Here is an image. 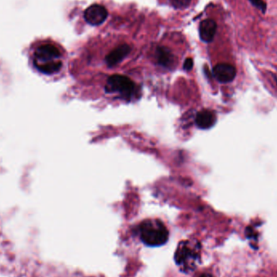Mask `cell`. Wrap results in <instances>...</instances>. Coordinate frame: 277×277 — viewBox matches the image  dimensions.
Instances as JSON below:
<instances>
[{"label":"cell","instance_id":"obj_1","mask_svg":"<svg viewBox=\"0 0 277 277\" xmlns=\"http://www.w3.org/2000/svg\"><path fill=\"white\" fill-rule=\"evenodd\" d=\"M62 52L59 46L50 42H40L34 48L33 64L40 72L51 75L61 69Z\"/></svg>","mask_w":277,"mask_h":277},{"label":"cell","instance_id":"obj_2","mask_svg":"<svg viewBox=\"0 0 277 277\" xmlns=\"http://www.w3.org/2000/svg\"><path fill=\"white\" fill-rule=\"evenodd\" d=\"M140 232L144 243L150 246H158L168 241V230L160 220H145L141 225Z\"/></svg>","mask_w":277,"mask_h":277},{"label":"cell","instance_id":"obj_3","mask_svg":"<svg viewBox=\"0 0 277 277\" xmlns=\"http://www.w3.org/2000/svg\"><path fill=\"white\" fill-rule=\"evenodd\" d=\"M135 89V84L127 76L114 75L108 79L105 91L107 93H119L123 95H131Z\"/></svg>","mask_w":277,"mask_h":277},{"label":"cell","instance_id":"obj_4","mask_svg":"<svg viewBox=\"0 0 277 277\" xmlns=\"http://www.w3.org/2000/svg\"><path fill=\"white\" fill-rule=\"evenodd\" d=\"M196 258L197 256H196V252L193 248L190 247L187 242H183L178 245L176 254H175L177 264L183 266L186 268L194 264Z\"/></svg>","mask_w":277,"mask_h":277},{"label":"cell","instance_id":"obj_5","mask_svg":"<svg viewBox=\"0 0 277 277\" xmlns=\"http://www.w3.org/2000/svg\"><path fill=\"white\" fill-rule=\"evenodd\" d=\"M108 16V12L105 7L99 4H93L88 8L85 12V19L89 24L99 25L105 21Z\"/></svg>","mask_w":277,"mask_h":277},{"label":"cell","instance_id":"obj_6","mask_svg":"<svg viewBox=\"0 0 277 277\" xmlns=\"http://www.w3.org/2000/svg\"><path fill=\"white\" fill-rule=\"evenodd\" d=\"M236 68L229 64H220L213 68V75L220 83H229L236 76Z\"/></svg>","mask_w":277,"mask_h":277},{"label":"cell","instance_id":"obj_7","mask_svg":"<svg viewBox=\"0 0 277 277\" xmlns=\"http://www.w3.org/2000/svg\"><path fill=\"white\" fill-rule=\"evenodd\" d=\"M131 47L128 45H126V44L121 45V46L116 48L105 58L107 65L109 66V67L117 65L124 58L128 56L129 53L131 52Z\"/></svg>","mask_w":277,"mask_h":277},{"label":"cell","instance_id":"obj_8","mask_svg":"<svg viewBox=\"0 0 277 277\" xmlns=\"http://www.w3.org/2000/svg\"><path fill=\"white\" fill-rule=\"evenodd\" d=\"M216 32V22L211 19L203 20L200 24V36L205 42H212Z\"/></svg>","mask_w":277,"mask_h":277},{"label":"cell","instance_id":"obj_9","mask_svg":"<svg viewBox=\"0 0 277 277\" xmlns=\"http://www.w3.org/2000/svg\"><path fill=\"white\" fill-rule=\"evenodd\" d=\"M216 121V115L212 111L204 109L199 112L196 116V123L201 129H208L212 127Z\"/></svg>","mask_w":277,"mask_h":277},{"label":"cell","instance_id":"obj_10","mask_svg":"<svg viewBox=\"0 0 277 277\" xmlns=\"http://www.w3.org/2000/svg\"><path fill=\"white\" fill-rule=\"evenodd\" d=\"M156 58L160 65L167 67L172 63V54L171 51L164 47H159L156 50Z\"/></svg>","mask_w":277,"mask_h":277},{"label":"cell","instance_id":"obj_11","mask_svg":"<svg viewBox=\"0 0 277 277\" xmlns=\"http://www.w3.org/2000/svg\"><path fill=\"white\" fill-rule=\"evenodd\" d=\"M190 2L191 0H171L173 6L179 9L187 8L190 5Z\"/></svg>","mask_w":277,"mask_h":277},{"label":"cell","instance_id":"obj_12","mask_svg":"<svg viewBox=\"0 0 277 277\" xmlns=\"http://www.w3.org/2000/svg\"><path fill=\"white\" fill-rule=\"evenodd\" d=\"M250 2L252 3L258 9H260L263 13H265L267 10V4L265 2H263V0H250Z\"/></svg>","mask_w":277,"mask_h":277},{"label":"cell","instance_id":"obj_13","mask_svg":"<svg viewBox=\"0 0 277 277\" xmlns=\"http://www.w3.org/2000/svg\"><path fill=\"white\" fill-rule=\"evenodd\" d=\"M192 67H193V60H192V59H187L185 61L184 69L186 70V71H190Z\"/></svg>","mask_w":277,"mask_h":277},{"label":"cell","instance_id":"obj_14","mask_svg":"<svg viewBox=\"0 0 277 277\" xmlns=\"http://www.w3.org/2000/svg\"><path fill=\"white\" fill-rule=\"evenodd\" d=\"M200 277H214L213 275H210V274H203V275H200Z\"/></svg>","mask_w":277,"mask_h":277}]
</instances>
